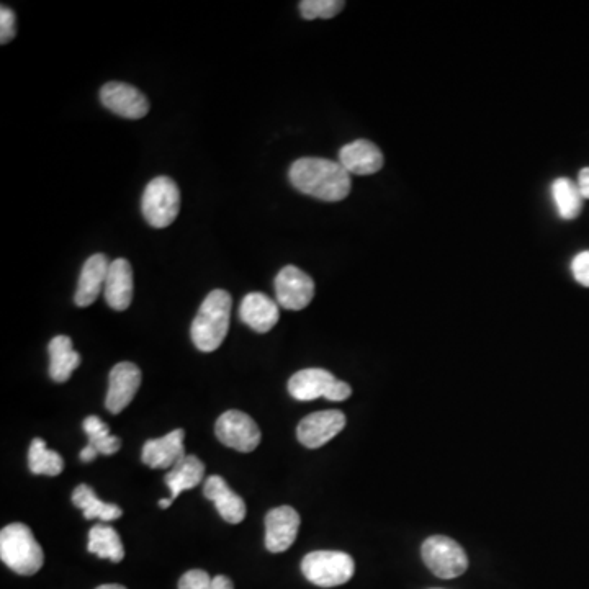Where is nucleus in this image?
Wrapping results in <instances>:
<instances>
[{"instance_id":"f257e3e1","label":"nucleus","mask_w":589,"mask_h":589,"mask_svg":"<svg viewBox=\"0 0 589 589\" xmlns=\"http://www.w3.org/2000/svg\"><path fill=\"white\" fill-rule=\"evenodd\" d=\"M293 187L323 202H341L351 194V174L341 162L323 158H302L290 167Z\"/></svg>"},{"instance_id":"f03ea898","label":"nucleus","mask_w":589,"mask_h":589,"mask_svg":"<svg viewBox=\"0 0 589 589\" xmlns=\"http://www.w3.org/2000/svg\"><path fill=\"white\" fill-rule=\"evenodd\" d=\"M231 306L233 300L226 290H213L203 300L190 329L198 351L213 352L223 344L230 329Z\"/></svg>"},{"instance_id":"7ed1b4c3","label":"nucleus","mask_w":589,"mask_h":589,"mask_svg":"<svg viewBox=\"0 0 589 589\" xmlns=\"http://www.w3.org/2000/svg\"><path fill=\"white\" fill-rule=\"evenodd\" d=\"M0 558L12 572L23 576L35 575L45 563V554L32 529L20 522L9 524L0 532Z\"/></svg>"},{"instance_id":"20e7f679","label":"nucleus","mask_w":589,"mask_h":589,"mask_svg":"<svg viewBox=\"0 0 589 589\" xmlns=\"http://www.w3.org/2000/svg\"><path fill=\"white\" fill-rule=\"evenodd\" d=\"M306 580L320 588L346 585L356 572L351 555L338 550H316L306 555L302 562Z\"/></svg>"},{"instance_id":"39448f33","label":"nucleus","mask_w":589,"mask_h":589,"mask_svg":"<svg viewBox=\"0 0 589 589\" xmlns=\"http://www.w3.org/2000/svg\"><path fill=\"white\" fill-rule=\"evenodd\" d=\"M144 218L153 228H167L176 221L180 210V190L171 177L161 176L151 180L141 198Z\"/></svg>"},{"instance_id":"423d86ee","label":"nucleus","mask_w":589,"mask_h":589,"mask_svg":"<svg viewBox=\"0 0 589 589\" xmlns=\"http://www.w3.org/2000/svg\"><path fill=\"white\" fill-rule=\"evenodd\" d=\"M288 393L297 401H313L318 398L344 401L352 395V388L349 383L338 380L328 370L305 369L290 378Z\"/></svg>"},{"instance_id":"0eeeda50","label":"nucleus","mask_w":589,"mask_h":589,"mask_svg":"<svg viewBox=\"0 0 589 589\" xmlns=\"http://www.w3.org/2000/svg\"><path fill=\"white\" fill-rule=\"evenodd\" d=\"M421 555H423L426 567L442 580H452V578H457L467 572V554L450 537L432 536L424 540Z\"/></svg>"},{"instance_id":"6e6552de","label":"nucleus","mask_w":589,"mask_h":589,"mask_svg":"<svg viewBox=\"0 0 589 589\" xmlns=\"http://www.w3.org/2000/svg\"><path fill=\"white\" fill-rule=\"evenodd\" d=\"M215 434L226 447L249 454L261 444V429L256 421L243 411H226L215 424Z\"/></svg>"},{"instance_id":"1a4fd4ad","label":"nucleus","mask_w":589,"mask_h":589,"mask_svg":"<svg viewBox=\"0 0 589 589\" xmlns=\"http://www.w3.org/2000/svg\"><path fill=\"white\" fill-rule=\"evenodd\" d=\"M277 303L290 311H300L315 297V282L295 266H287L275 277Z\"/></svg>"},{"instance_id":"9d476101","label":"nucleus","mask_w":589,"mask_h":589,"mask_svg":"<svg viewBox=\"0 0 589 589\" xmlns=\"http://www.w3.org/2000/svg\"><path fill=\"white\" fill-rule=\"evenodd\" d=\"M100 102L110 112L128 120H140L149 112L146 95L125 82H108L100 90Z\"/></svg>"},{"instance_id":"9b49d317","label":"nucleus","mask_w":589,"mask_h":589,"mask_svg":"<svg viewBox=\"0 0 589 589\" xmlns=\"http://www.w3.org/2000/svg\"><path fill=\"white\" fill-rule=\"evenodd\" d=\"M346 428V416L342 411H318L302 419L298 424V441L308 449H320Z\"/></svg>"},{"instance_id":"f8f14e48","label":"nucleus","mask_w":589,"mask_h":589,"mask_svg":"<svg viewBox=\"0 0 589 589\" xmlns=\"http://www.w3.org/2000/svg\"><path fill=\"white\" fill-rule=\"evenodd\" d=\"M108 382L105 406L110 413L120 414L140 390L141 370L131 362H120L113 367Z\"/></svg>"},{"instance_id":"ddd939ff","label":"nucleus","mask_w":589,"mask_h":589,"mask_svg":"<svg viewBox=\"0 0 589 589\" xmlns=\"http://www.w3.org/2000/svg\"><path fill=\"white\" fill-rule=\"evenodd\" d=\"M300 529V514L292 506H279L266 516V547L272 554H282L292 547Z\"/></svg>"},{"instance_id":"4468645a","label":"nucleus","mask_w":589,"mask_h":589,"mask_svg":"<svg viewBox=\"0 0 589 589\" xmlns=\"http://www.w3.org/2000/svg\"><path fill=\"white\" fill-rule=\"evenodd\" d=\"M184 429H176L167 436L151 439L143 446L141 460L149 468H174L187 457L184 447Z\"/></svg>"},{"instance_id":"2eb2a0df","label":"nucleus","mask_w":589,"mask_h":589,"mask_svg":"<svg viewBox=\"0 0 589 589\" xmlns=\"http://www.w3.org/2000/svg\"><path fill=\"white\" fill-rule=\"evenodd\" d=\"M339 162L349 174L372 176L382 169L383 154L372 141L356 140L342 146Z\"/></svg>"},{"instance_id":"dca6fc26","label":"nucleus","mask_w":589,"mask_h":589,"mask_svg":"<svg viewBox=\"0 0 589 589\" xmlns=\"http://www.w3.org/2000/svg\"><path fill=\"white\" fill-rule=\"evenodd\" d=\"M239 318L256 333H269L279 323V303L264 293H249L239 306Z\"/></svg>"},{"instance_id":"f3484780","label":"nucleus","mask_w":589,"mask_h":589,"mask_svg":"<svg viewBox=\"0 0 589 589\" xmlns=\"http://www.w3.org/2000/svg\"><path fill=\"white\" fill-rule=\"evenodd\" d=\"M112 262L108 261L105 254H94L87 259L82 267L79 284H77L74 302L81 308L92 305L99 298L102 288L107 282L108 269Z\"/></svg>"},{"instance_id":"a211bd4d","label":"nucleus","mask_w":589,"mask_h":589,"mask_svg":"<svg viewBox=\"0 0 589 589\" xmlns=\"http://www.w3.org/2000/svg\"><path fill=\"white\" fill-rule=\"evenodd\" d=\"M203 495L207 500L215 503L216 511L226 522L239 524L246 518V503L243 498L236 495L230 486L226 485L225 480L218 475H212L205 480Z\"/></svg>"},{"instance_id":"6ab92c4d","label":"nucleus","mask_w":589,"mask_h":589,"mask_svg":"<svg viewBox=\"0 0 589 589\" xmlns=\"http://www.w3.org/2000/svg\"><path fill=\"white\" fill-rule=\"evenodd\" d=\"M105 300L112 310L125 311L133 302V269L126 259H115L108 269Z\"/></svg>"},{"instance_id":"aec40b11","label":"nucleus","mask_w":589,"mask_h":589,"mask_svg":"<svg viewBox=\"0 0 589 589\" xmlns=\"http://www.w3.org/2000/svg\"><path fill=\"white\" fill-rule=\"evenodd\" d=\"M84 431L89 436V444L81 450L82 462H94L100 454L113 455L117 454L122 441L120 437L112 436L107 424L99 416H89L84 421Z\"/></svg>"},{"instance_id":"412c9836","label":"nucleus","mask_w":589,"mask_h":589,"mask_svg":"<svg viewBox=\"0 0 589 589\" xmlns=\"http://www.w3.org/2000/svg\"><path fill=\"white\" fill-rule=\"evenodd\" d=\"M48 351H50V377L54 382H68L72 372L81 365V356L74 351L71 338L56 336L51 339Z\"/></svg>"},{"instance_id":"4be33fe9","label":"nucleus","mask_w":589,"mask_h":589,"mask_svg":"<svg viewBox=\"0 0 589 589\" xmlns=\"http://www.w3.org/2000/svg\"><path fill=\"white\" fill-rule=\"evenodd\" d=\"M205 477V464L195 455H187L182 462L167 473L166 485L171 490V500H176L182 491L200 485Z\"/></svg>"},{"instance_id":"5701e85b","label":"nucleus","mask_w":589,"mask_h":589,"mask_svg":"<svg viewBox=\"0 0 589 589\" xmlns=\"http://www.w3.org/2000/svg\"><path fill=\"white\" fill-rule=\"evenodd\" d=\"M72 503L76 504V508L81 509L84 518L87 521L90 519H100V521H117L122 518V508L117 504L104 503L99 500L95 491L86 483L77 486L74 493H72Z\"/></svg>"},{"instance_id":"b1692460","label":"nucleus","mask_w":589,"mask_h":589,"mask_svg":"<svg viewBox=\"0 0 589 589\" xmlns=\"http://www.w3.org/2000/svg\"><path fill=\"white\" fill-rule=\"evenodd\" d=\"M87 550L90 554L113 563H120L125 558V547L118 532L104 524H97L90 529Z\"/></svg>"},{"instance_id":"393cba45","label":"nucleus","mask_w":589,"mask_h":589,"mask_svg":"<svg viewBox=\"0 0 589 589\" xmlns=\"http://www.w3.org/2000/svg\"><path fill=\"white\" fill-rule=\"evenodd\" d=\"M552 197H554L558 215L562 216L563 220H575L576 216L580 215L585 198L581 197L578 184H575L573 180L567 177L555 180L552 184Z\"/></svg>"},{"instance_id":"a878e982","label":"nucleus","mask_w":589,"mask_h":589,"mask_svg":"<svg viewBox=\"0 0 589 589\" xmlns=\"http://www.w3.org/2000/svg\"><path fill=\"white\" fill-rule=\"evenodd\" d=\"M28 465H30V472L35 475H48V477H58L64 470L63 457L58 452L48 449L45 441L40 437L32 441L30 452H28Z\"/></svg>"},{"instance_id":"bb28decb","label":"nucleus","mask_w":589,"mask_h":589,"mask_svg":"<svg viewBox=\"0 0 589 589\" xmlns=\"http://www.w3.org/2000/svg\"><path fill=\"white\" fill-rule=\"evenodd\" d=\"M342 0H303L300 2V14L305 20H316V18H333L344 9Z\"/></svg>"},{"instance_id":"cd10ccee","label":"nucleus","mask_w":589,"mask_h":589,"mask_svg":"<svg viewBox=\"0 0 589 589\" xmlns=\"http://www.w3.org/2000/svg\"><path fill=\"white\" fill-rule=\"evenodd\" d=\"M179 589H212V576L203 570H190L180 578Z\"/></svg>"},{"instance_id":"c85d7f7f","label":"nucleus","mask_w":589,"mask_h":589,"mask_svg":"<svg viewBox=\"0 0 589 589\" xmlns=\"http://www.w3.org/2000/svg\"><path fill=\"white\" fill-rule=\"evenodd\" d=\"M15 20L17 18H15L14 10L2 5V9H0V43L2 45H7L9 41L14 40L15 33H17Z\"/></svg>"},{"instance_id":"c756f323","label":"nucleus","mask_w":589,"mask_h":589,"mask_svg":"<svg viewBox=\"0 0 589 589\" xmlns=\"http://www.w3.org/2000/svg\"><path fill=\"white\" fill-rule=\"evenodd\" d=\"M572 272L578 284L589 288V251L580 252L578 256H575Z\"/></svg>"},{"instance_id":"7c9ffc66","label":"nucleus","mask_w":589,"mask_h":589,"mask_svg":"<svg viewBox=\"0 0 589 589\" xmlns=\"http://www.w3.org/2000/svg\"><path fill=\"white\" fill-rule=\"evenodd\" d=\"M578 189H580L581 197L589 200V167L581 169L578 174Z\"/></svg>"},{"instance_id":"2f4dec72","label":"nucleus","mask_w":589,"mask_h":589,"mask_svg":"<svg viewBox=\"0 0 589 589\" xmlns=\"http://www.w3.org/2000/svg\"><path fill=\"white\" fill-rule=\"evenodd\" d=\"M212 589H234L233 581L225 575H218L212 578Z\"/></svg>"},{"instance_id":"473e14b6","label":"nucleus","mask_w":589,"mask_h":589,"mask_svg":"<svg viewBox=\"0 0 589 589\" xmlns=\"http://www.w3.org/2000/svg\"><path fill=\"white\" fill-rule=\"evenodd\" d=\"M171 504H172L171 498H169V500H161V501H159V508L167 509V508H169V506H171Z\"/></svg>"},{"instance_id":"72a5a7b5","label":"nucleus","mask_w":589,"mask_h":589,"mask_svg":"<svg viewBox=\"0 0 589 589\" xmlns=\"http://www.w3.org/2000/svg\"><path fill=\"white\" fill-rule=\"evenodd\" d=\"M97 589H126L125 586L122 585H102L99 586Z\"/></svg>"}]
</instances>
